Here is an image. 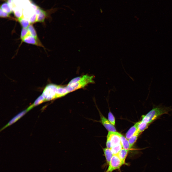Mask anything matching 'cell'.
I'll return each instance as SVG.
<instances>
[{
    "instance_id": "cell-8",
    "label": "cell",
    "mask_w": 172,
    "mask_h": 172,
    "mask_svg": "<svg viewBox=\"0 0 172 172\" xmlns=\"http://www.w3.org/2000/svg\"><path fill=\"white\" fill-rule=\"evenodd\" d=\"M30 110L27 108V109L19 113L13 117L6 125L1 128L0 131L2 130L6 127L14 123L23 116Z\"/></svg>"
},
{
    "instance_id": "cell-11",
    "label": "cell",
    "mask_w": 172,
    "mask_h": 172,
    "mask_svg": "<svg viewBox=\"0 0 172 172\" xmlns=\"http://www.w3.org/2000/svg\"><path fill=\"white\" fill-rule=\"evenodd\" d=\"M104 155L106 159V164L108 165L113 155L110 149L107 148L103 149Z\"/></svg>"
},
{
    "instance_id": "cell-7",
    "label": "cell",
    "mask_w": 172,
    "mask_h": 172,
    "mask_svg": "<svg viewBox=\"0 0 172 172\" xmlns=\"http://www.w3.org/2000/svg\"><path fill=\"white\" fill-rule=\"evenodd\" d=\"M22 42L44 48V46L43 45L40 40L36 39L32 36L30 34L29 31L28 34L24 38L22 41Z\"/></svg>"
},
{
    "instance_id": "cell-23",
    "label": "cell",
    "mask_w": 172,
    "mask_h": 172,
    "mask_svg": "<svg viewBox=\"0 0 172 172\" xmlns=\"http://www.w3.org/2000/svg\"><path fill=\"white\" fill-rule=\"evenodd\" d=\"M28 32L29 31L27 28H22L20 36V38L22 41Z\"/></svg>"
},
{
    "instance_id": "cell-9",
    "label": "cell",
    "mask_w": 172,
    "mask_h": 172,
    "mask_svg": "<svg viewBox=\"0 0 172 172\" xmlns=\"http://www.w3.org/2000/svg\"><path fill=\"white\" fill-rule=\"evenodd\" d=\"M139 121L136 123L128 131L126 134V138L128 140L137 130Z\"/></svg>"
},
{
    "instance_id": "cell-15",
    "label": "cell",
    "mask_w": 172,
    "mask_h": 172,
    "mask_svg": "<svg viewBox=\"0 0 172 172\" xmlns=\"http://www.w3.org/2000/svg\"><path fill=\"white\" fill-rule=\"evenodd\" d=\"M17 21L22 28H27L30 24L29 21L24 18L23 16L22 17L17 19Z\"/></svg>"
},
{
    "instance_id": "cell-13",
    "label": "cell",
    "mask_w": 172,
    "mask_h": 172,
    "mask_svg": "<svg viewBox=\"0 0 172 172\" xmlns=\"http://www.w3.org/2000/svg\"><path fill=\"white\" fill-rule=\"evenodd\" d=\"M49 14H50L42 9L40 13L37 15L36 22H43L46 17L49 16Z\"/></svg>"
},
{
    "instance_id": "cell-21",
    "label": "cell",
    "mask_w": 172,
    "mask_h": 172,
    "mask_svg": "<svg viewBox=\"0 0 172 172\" xmlns=\"http://www.w3.org/2000/svg\"><path fill=\"white\" fill-rule=\"evenodd\" d=\"M27 28L30 33L32 36L36 39L39 40L38 38L36 30L32 24H30Z\"/></svg>"
},
{
    "instance_id": "cell-12",
    "label": "cell",
    "mask_w": 172,
    "mask_h": 172,
    "mask_svg": "<svg viewBox=\"0 0 172 172\" xmlns=\"http://www.w3.org/2000/svg\"><path fill=\"white\" fill-rule=\"evenodd\" d=\"M121 142L123 148L129 150L131 148L128 140L123 135L120 134Z\"/></svg>"
},
{
    "instance_id": "cell-25",
    "label": "cell",
    "mask_w": 172,
    "mask_h": 172,
    "mask_svg": "<svg viewBox=\"0 0 172 172\" xmlns=\"http://www.w3.org/2000/svg\"><path fill=\"white\" fill-rule=\"evenodd\" d=\"M37 15L35 13L30 19L29 22L31 24L36 22Z\"/></svg>"
},
{
    "instance_id": "cell-22",
    "label": "cell",
    "mask_w": 172,
    "mask_h": 172,
    "mask_svg": "<svg viewBox=\"0 0 172 172\" xmlns=\"http://www.w3.org/2000/svg\"><path fill=\"white\" fill-rule=\"evenodd\" d=\"M108 119L110 123L113 125L115 124V118L112 113L110 111L108 114Z\"/></svg>"
},
{
    "instance_id": "cell-17",
    "label": "cell",
    "mask_w": 172,
    "mask_h": 172,
    "mask_svg": "<svg viewBox=\"0 0 172 172\" xmlns=\"http://www.w3.org/2000/svg\"><path fill=\"white\" fill-rule=\"evenodd\" d=\"M0 9L10 14L13 12L8 2H5L0 5Z\"/></svg>"
},
{
    "instance_id": "cell-10",
    "label": "cell",
    "mask_w": 172,
    "mask_h": 172,
    "mask_svg": "<svg viewBox=\"0 0 172 172\" xmlns=\"http://www.w3.org/2000/svg\"><path fill=\"white\" fill-rule=\"evenodd\" d=\"M129 150L123 148L117 155L122 161L126 165H128L125 162V160Z\"/></svg>"
},
{
    "instance_id": "cell-19",
    "label": "cell",
    "mask_w": 172,
    "mask_h": 172,
    "mask_svg": "<svg viewBox=\"0 0 172 172\" xmlns=\"http://www.w3.org/2000/svg\"><path fill=\"white\" fill-rule=\"evenodd\" d=\"M140 134L137 130L134 134L128 140L131 147L136 142L138 137Z\"/></svg>"
},
{
    "instance_id": "cell-14",
    "label": "cell",
    "mask_w": 172,
    "mask_h": 172,
    "mask_svg": "<svg viewBox=\"0 0 172 172\" xmlns=\"http://www.w3.org/2000/svg\"><path fill=\"white\" fill-rule=\"evenodd\" d=\"M12 10L15 16L17 19L23 16V10L22 9L16 6L13 8Z\"/></svg>"
},
{
    "instance_id": "cell-4",
    "label": "cell",
    "mask_w": 172,
    "mask_h": 172,
    "mask_svg": "<svg viewBox=\"0 0 172 172\" xmlns=\"http://www.w3.org/2000/svg\"><path fill=\"white\" fill-rule=\"evenodd\" d=\"M124 165L117 155H113L108 164V168L105 172H112L117 170H120L121 167Z\"/></svg>"
},
{
    "instance_id": "cell-2",
    "label": "cell",
    "mask_w": 172,
    "mask_h": 172,
    "mask_svg": "<svg viewBox=\"0 0 172 172\" xmlns=\"http://www.w3.org/2000/svg\"><path fill=\"white\" fill-rule=\"evenodd\" d=\"M94 76L87 75L77 77L71 80L66 86L69 93L83 88L89 83H94Z\"/></svg>"
},
{
    "instance_id": "cell-20",
    "label": "cell",
    "mask_w": 172,
    "mask_h": 172,
    "mask_svg": "<svg viewBox=\"0 0 172 172\" xmlns=\"http://www.w3.org/2000/svg\"><path fill=\"white\" fill-rule=\"evenodd\" d=\"M44 101H45L44 98L42 95L37 98L33 103L30 105V106L32 108L34 107L39 105Z\"/></svg>"
},
{
    "instance_id": "cell-3",
    "label": "cell",
    "mask_w": 172,
    "mask_h": 172,
    "mask_svg": "<svg viewBox=\"0 0 172 172\" xmlns=\"http://www.w3.org/2000/svg\"><path fill=\"white\" fill-rule=\"evenodd\" d=\"M59 86L52 84H49L46 86L42 94L44 98L45 101L59 98L58 94Z\"/></svg>"
},
{
    "instance_id": "cell-18",
    "label": "cell",
    "mask_w": 172,
    "mask_h": 172,
    "mask_svg": "<svg viewBox=\"0 0 172 172\" xmlns=\"http://www.w3.org/2000/svg\"><path fill=\"white\" fill-rule=\"evenodd\" d=\"M149 124L141 120L139 121L138 130L140 134L147 129Z\"/></svg>"
},
{
    "instance_id": "cell-1",
    "label": "cell",
    "mask_w": 172,
    "mask_h": 172,
    "mask_svg": "<svg viewBox=\"0 0 172 172\" xmlns=\"http://www.w3.org/2000/svg\"><path fill=\"white\" fill-rule=\"evenodd\" d=\"M172 111L170 107H166L161 105H153L152 109L145 115L142 116V121L149 125L159 117Z\"/></svg>"
},
{
    "instance_id": "cell-16",
    "label": "cell",
    "mask_w": 172,
    "mask_h": 172,
    "mask_svg": "<svg viewBox=\"0 0 172 172\" xmlns=\"http://www.w3.org/2000/svg\"><path fill=\"white\" fill-rule=\"evenodd\" d=\"M123 148L121 143L113 146L110 149L113 155H117Z\"/></svg>"
},
{
    "instance_id": "cell-6",
    "label": "cell",
    "mask_w": 172,
    "mask_h": 172,
    "mask_svg": "<svg viewBox=\"0 0 172 172\" xmlns=\"http://www.w3.org/2000/svg\"><path fill=\"white\" fill-rule=\"evenodd\" d=\"M120 134L116 132H109L107 135V139L110 140L112 147L121 143Z\"/></svg>"
},
{
    "instance_id": "cell-24",
    "label": "cell",
    "mask_w": 172,
    "mask_h": 172,
    "mask_svg": "<svg viewBox=\"0 0 172 172\" xmlns=\"http://www.w3.org/2000/svg\"><path fill=\"white\" fill-rule=\"evenodd\" d=\"M0 16L1 17L3 18H10L9 14L4 11L0 9Z\"/></svg>"
},
{
    "instance_id": "cell-5",
    "label": "cell",
    "mask_w": 172,
    "mask_h": 172,
    "mask_svg": "<svg viewBox=\"0 0 172 172\" xmlns=\"http://www.w3.org/2000/svg\"><path fill=\"white\" fill-rule=\"evenodd\" d=\"M97 109L98 110L100 117V122L109 132H116V129L114 126L103 116L97 108Z\"/></svg>"
}]
</instances>
